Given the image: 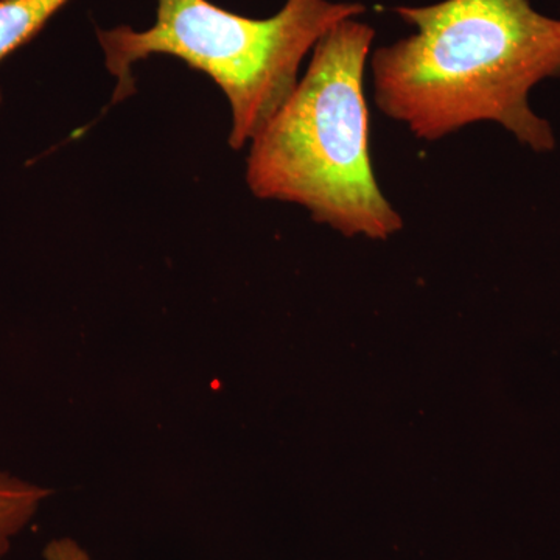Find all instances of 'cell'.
<instances>
[{
    "instance_id": "obj_1",
    "label": "cell",
    "mask_w": 560,
    "mask_h": 560,
    "mask_svg": "<svg viewBox=\"0 0 560 560\" xmlns=\"http://www.w3.org/2000/svg\"><path fill=\"white\" fill-rule=\"evenodd\" d=\"M394 13L415 33L371 54L375 105L386 117L429 142L492 121L536 153L556 149L529 94L560 77V20L529 0H442Z\"/></svg>"
},
{
    "instance_id": "obj_2",
    "label": "cell",
    "mask_w": 560,
    "mask_h": 560,
    "mask_svg": "<svg viewBox=\"0 0 560 560\" xmlns=\"http://www.w3.org/2000/svg\"><path fill=\"white\" fill-rule=\"evenodd\" d=\"M374 38L352 18L318 40L298 86L250 140L246 183L260 200L300 205L345 237L386 241L404 220L372 167L364 70Z\"/></svg>"
},
{
    "instance_id": "obj_3",
    "label": "cell",
    "mask_w": 560,
    "mask_h": 560,
    "mask_svg": "<svg viewBox=\"0 0 560 560\" xmlns=\"http://www.w3.org/2000/svg\"><path fill=\"white\" fill-rule=\"evenodd\" d=\"M364 11L357 2L287 0L275 16L253 20L209 0H156V20L147 31L120 25L97 31V38L117 79L114 102L135 94L132 68L139 61L151 55L179 58L224 92L232 113L230 145L242 150L290 97L318 40Z\"/></svg>"
},
{
    "instance_id": "obj_4",
    "label": "cell",
    "mask_w": 560,
    "mask_h": 560,
    "mask_svg": "<svg viewBox=\"0 0 560 560\" xmlns=\"http://www.w3.org/2000/svg\"><path fill=\"white\" fill-rule=\"evenodd\" d=\"M54 490L0 471V560L9 556L13 540L31 525Z\"/></svg>"
},
{
    "instance_id": "obj_5",
    "label": "cell",
    "mask_w": 560,
    "mask_h": 560,
    "mask_svg": "<svg viewBox=\"0 0 560 560\" xmlns=\"http://www.w3.org/2000/svg\"><path fill=\"white\" fill-rule=\"evenodd\" d=\"M44 560H92L90 552L70 537L50 540L44 547Z\"/></svg>"
}]
</instances>
